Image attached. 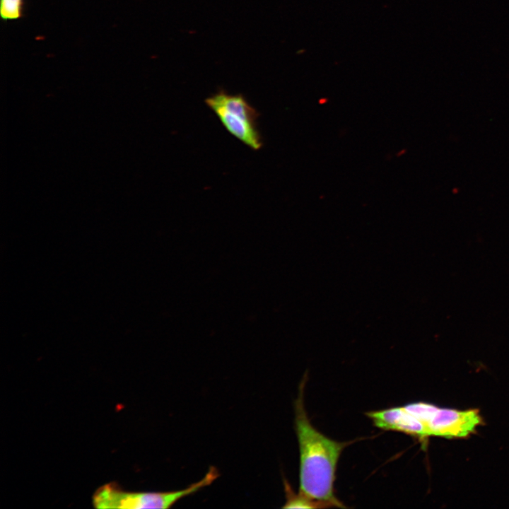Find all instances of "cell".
Here are the masks:
<instances>
[{
	"label": "cell",
	"mask_w": 509,
	"mask_h": 509,
	"mask_svg": "<svg viewBox=\"0 0 509 509\" xmlns=\"http://www.w3.org/2000/svg\"><path fill=\"white\" fill-rule=\"evenodd\" d=\"M305 379L295 401V430L300 451V491L324 508H344L334 494L338 460L351 443L338 442L319 432L310 422L303 402Z\"/></svg>",
	"instance_id": "6da1fadb"
},
{
	"label": "cell",
	"mask_w": 509,
	"mask_h": 509,
	"mask_svg": "<svg viewBox=\"0 0 509 509\" xmlns=\"http://www.w3.org/2000/svg\"><path fill=\"white\" fill-rule=\"evenodd\" d=\"M226 129L247 146L257 151L263 146L258 129L259 112L241 94L220 90L205 99Z\"/></svg>",
	"instance_id": "7a4b0ae2"
},
{
	"label": "cell",
	"mask_w": 509,
	"mask_h": 509,
	"mask_svg": "<svg viewBox=\"0 0 509 509\" xmlns=\"http://www.w3.org/2000/svg\"><path fill=\"white\" fill-rule=\"evenodd\" d=\"M218 476V470L211 467L199 481L185 488L170 492L131 493L107 484L95 493L93 501L98 508H168L183 497L210 485Z\"/></svg>",
	"instance_id": "3957f363"
},
{
	"label": "cell",
	"mask_w": 509,
	"mask_h": 509,
	"mask_svg": "<svg viewBox=\"0 0 509 509\" xmlns=\"http://www.w3.org/2000/svg\"><path fill=\"white\" fill-rule=\"evenodd\" d=\"M425 426L428 436L464 438L474 433L482 419L477 409L460 411L419 402L404 406Z\"/></svg>",
	"instance_id": "277c9868"
},
{
	"label": "cell",
	"mask_w": 509,
	"mask_h": 509,
	"mask_svg": "<svg viewBox=\"0 0 509 509\" xmlns=\"http://www.w3.org/2000/svg\"><path fill=\"white\" fill-rule=\"evenodd\" d=\"M366 415L381 429L402 432L420 438L428 436L425 426L404 406L370 411Z\"/></svg>",
	"instance_id": "5b68a950"
},
{
	"label": "cell",
	"mask_w": 509,
	"mask_h": 509,
	"mask_svg": "<svg viewBox=\"0 0 509 509\" xmlns=\"http://www.w3.org/2000/svg\"><path fill=\"white\" fill-rule=\"evenodd\" d=\"M284 486L286 494V501L283 508H324L320 503L315 501L300 492L298 494L293 493L291 486L284 480Z\"/></svg>",
	"instance_id": "8992f818"
},
{
	"label": "cell",
	"mask_w": 509,
	"mask_h": 509,
	"mask_svg": "<svg viewBox=\"0 0 509 509\" xmlns=\"http://www.w3.org/2000/svg\"><path fill=\"white\" fill-rule=\"evenodd\" d=\"M23 0H1L0 13L4 21H13L22 16Z\"/></svg>",
	"instance_id": "52a82bcc"
}]
</instances>
